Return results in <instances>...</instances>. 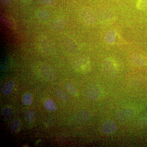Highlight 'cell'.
<instances>
[{"label":"cell","mask_w":147,"mask_h":147,"mask_svg":"<svg viewBox=\"0 0 147 147\" xmlns=\"http://www.w3.org/2000/svg\"><path fill=\"white\" fill-rule=\"evenodd\" d=\"M36 46L38 51L45 56H50L55 53V47L53 42L45 37L38 38L36 41Z\"/></svg>","instance_id":"cell-1"},{"label":"cell","mask_w":147,"mask_h":147,"mask_svg":"<svg viewBox=\"0 0 147 147\" xmlns=\"http://www.w3.org/2000/svg\"><path fill=\"white\" fill-rule=\"evenodd\" d=\"M72 65L75 71L79 73H86L91 68L90 58L86 55L76 56L73 59Z\"/></svg>","instance_id":"cell-2"},{"label":"cell","mask_w":147,"mask_h":147,"mask_svg":"<svg viewBox=\"0 0 147 147\" xmlns=\"http://www.w3.org/2000/svg\"><path fill=\"white\" fill-rule=\"evenodd\" d=\"M102 69L105 76L109 78L115 77L118 71L117 65L111 58H108L104 61L102 63Z\"/></svg>","instance_id":"cell-3"},{"label":"cell","mask_w":147,"mask_h":147,"mask_svg":"<svg viewBox=\"0 0 147 147\" xmlns=\"http://www.w3.org/2000/svg\"><path fill=\"white\" fill-rule=\"evenodd\" d=\"M38 71L41 77L46 81L49 82L54 81L57 77L54 69L47 64H41L38 65Z\"/></svg>","instance_id":"cell-4"},{"label":"cell","mask_w":147,"mask_h":147,"mask_svg":"<svg viewBox=\"0 0 147 147\" xmlns=\"http://www.w3.org/2000/svg\"><path fill=\"white\" fill-rule=\"evenodd\" d=\"M135 114V110L132 108H125L120 110L117 113L116 118L119 121H126L132 118Z\"/></svg>","instance_id":"cell-5"},{"label":"cell","mask_w":147,"mask_h":147,"mask_svg":"<svg viewBox=\"0 0 147 147\" xmlns=\"http://www.w3.org/2000/svg\"><path fill=\"white\" fill-rule=\"evenodd\" d=\"M87 97L91 100H97L100 97V89L96 85H90L88 87L86 91Z\"/></svg>","instance_id":"cell-6"},{"label":"cell","mask_w":147,"mask_h":147,"mask_svg":"<svg viewBox=\"0 0 147 147\" xmlns=\"http://www.w3.org/2000/svg\"><path fill=\"white\" fill-rule=\"evenodd\" d=\"M91 114L88 111L83 110L75 114L71 119V120L74 123H81L85 122L90 119Z\"/></svg>","instance_id":"cell-7"},{"label":"cell","mask_w":147,"mask_h":147,"mask_svg":"<svg viewBox=\"0 0 147 147\" xmlns=\"http://www.w3.org/2000/svg\"><path fill=\"white\" fill-rule=\"evenodd\" d=\"M80 14L83 20L87 24H93L95 23L96 21L95 16L93 12L90 9H82L80 12Z\"/></svg>","instance_id":"cell-8"},{"label":"cell","mask_w":147,"mask_h":147,"mask_svg":"<svg viewBox=\"0 0 147 147\" xmlns=\"http://www.w3.org/2000/svg\"><path fill=\"white\" fill-rule=\"evenodd\" d=\"M117 128L115 122L112 120L106 121L102 124L101 129L103 132L106 134H110L116 131Z\"/></svg>","instance_id":"cell-9"},{"label":"cell","mask_w":147,"mask_h":147,"mask_svg":"<svg viewBox=\"0 0 147 147\" xmlns=\"http://www.w3.org/2000/svg\"><path fill=\"white\" fill-rule=\"evenodd\" d=\"M65 19L62 17H59L52 21L51 24V28L54 30L60 31L65 28Z\"/></svg>","instance_id":"cell-10"},{"label":"cell","mask_w":147,"mask_h":147,"mask_svg":"<svg viewBox=\"0 0 147 147\" xmlns=\"http://www.w3.org/2000/svg\"><path fill=\"white\" fill-rule=\"evenodd\" d=\"M130 61L134 65L137 66H143L145 65L146 62L144 58L140 55L134 54L131 55L130 57Z\"/></svg>","instance_id":"cell-11"},{"label":"cell","mask_w":147,"mask_h":147,"mask_svg":"<svg viewBox=\"0 0 147 147\" xmlns=\"http://www.w3.org/2000/svg\"><path fill=\"white\" fill-rule=\"evenodd\" d=\"M15 82L10 81L7 82L3 85L2 88V92L5 95L10 94L13 91V88L15 86Z\"/></svg>","instance_id":"cell-12"},{"label":"cell","mask_w":147,"mask_h":147,"mask_svg":"<svg viewBox=\"0 0 147 147\" xmlns=\"http://www.w3.org/2000/svg\"><path fill=\"white\" fill-rule=\"evenodd\" d=\"M116 32L114 30H111L108 32L105 36V40L109 44H113L115 41Z\"/></svg>","instance_id":"cell-13"},{"label":"cell","mask_w":147,"mask_h":147,"mask_svg":"<svg viewBox=\"0 0 147 147\" xmlns=\"http://www.w3.org/2000/svg\"><path fill=\"white\" fill-rule=\"evenodd\" d=\"M2 114L4 119L6 120H9L13 115V110L9 106H6L3 108Z\"/></svg>","instance_id":"cell-14"},{"label":"cell","mask_w":147,"mask_h":147,"mask_svg":"<svg viewBox=\"0 0 147 147\" xmlns=\"http://www.w3.org/2000/svg\"><path fill=\"white\" fill-rule=\"evenodd\" d=\"M74 42L71 40L66 38L63 40L62 42V46L64 50H65L67 52H69L70 50H72L73 49Z\"/></svg>","instance_id":"cell-15"},{"label":"cell","mask_w":147,"mask_h":147,"mask_svg":"<svg viewBox=\"0 0 147 147\" xmlns=\"http://www.w3.org/2000/svg\"><path fill=\"white\" fill-rule=\"evenodd\" d=\"M55 94L57 97L64 101H67L68 100V95L63 90L58 89L55 91Z\"/></svg>","instance_id":"cell-16"},{"label":"cell","mask_w":147,"mask_h":147,"mask_svg":"<svg viewBox=\"0 0 147 147\" xmlns=\"http://www.w3.org/2000/svg\"><path fill=\"white\" fill-rule=\"evenodd\" d=\"M51 16V13L47 10H42L37 13L38 18L41 21H45L49 19Z\"/></svg>","instance_id":"cell-17"},{"label":"cell","mask_w":147,"mask_h":147,"mask_svg":"<svg viewBox=\"0 0 147 147\" xmlns=\"http://www.w3.org/2000/svg\"><path fill=\"white\" fill-rule=\"evenodd\" d=\"M66 90L67 91L74 96H78V92L76 87L71 84H67L65 86Z\"/></svg>","instance_id":"cell-18"},{"label":"cell","mask_w":147,"mask_h":147,"mask_svg":"<svg viewBox=\"0 0 147 147\" xmlns=\"http://www.w3.org/2000/svg\"><path fill=\"white\" fill-rule=\"evenodd\" d=\"M44 106L46 110L49 112H53L56 110L55 102L51 99H47L44 103Z\"/></svg>","instance_id":"cell-19"},{"label":"cell","mask_w":147,"mask_h":147,"mask_svg":"<svg viewBox=\"0 0 147 147\" xmlns=\"http://www.w3.org/2000/svg\"><path fill=\"white\" fill-rule=\"evenodd\" d=\"M22 102L25 105H31L33 102V98L32 94L29 93L26 94L22 98Z\"/></svg>","instance_id":"cell-20"},{"label":"cell","mask_w":147,"mask_h":147,"mask_svg":"<svg viewBox=\"0 0 147 147\" xmlns=\"http://www.w3.org/2000/svg\"><path fill=\"white\" fill-rule=\"evenodd\" d=\"M25 118L27 122L29 123L32 122L34 120L35 118V114L32 110H28L25 114Z\"/></svg>","instance_id":"cell-21"},{"label":"cell","mask_w":147,"mask_h":147,"mask_svg":"<svg viewBox=\"0 0 147 147\" xmlns=\"http://www.w3.org/2000/svg\"><path fill=\"white\" fill-rule=\"evenodd\" d=\"M20 126V121L18 119L13 120L11 124L10 128L11 131L14 132H17L19 130Z\"/></svg>","instance_id":"cell-22"},{"label":"cell","mask_w":147,"mask_h":147,"mask_svg":"<svg viewBox=\"0 0 147 147\" xmlns=\"http://www.w3.org/2000/svg\"><path fill=\"white\" fill-rule=\"evenodd\" d=\"M136 7L139 10H147V0H138L136 3Z\"/></svg>","instance_id":"cell-23"},{"label":"cell","mask_w":147,"mask_h":147,"mask_svg":"<svg viewBox=\"0 0 147 147\" xmlns=\"http://www.w3.org/2000/svg\"><path fill=\"white\" fill-rule=\"evenodd\" d=\"M147 124V114L140 117L137 122V126L139 127H143Z\"/></svg>","instance_id":"cell-24"},{"label":"cell","mask_w":147,"mask_h":147,"mask_svg":"<svg viewBox=\"0 0 147 147\" xmlns=\"http://www.w3.org/2000/svg\"><path fill=\"white\" fill-rule=\"evenodd\" d=\"M42 4L46 5H53L55 4V0H39Z\"/></svg>","instance_id":"cell-25"},{"label":"cell","mask_w":147,"mask_h":147,"mask_svg":"<svg viewBox=\"0 0 147 147\" xmlns=\"http://www.w3.org/2000/svg\"><path fill=\"white\" fill-rule=\"evenodd\" d=\"M1 2L4 5H9L13 2V0H1Z\"/></svg>","instance_id":"cell-26"},{"label":"cell","mask_w":147,"mask_h":147,"mask_svg":"<svg viewBox=\"0 0 147 147\" xmlns=\"http://www.w3.org/2000/svg\"><path fill=\"white\" fill-rule=\"evenodd\" d=\"M23 1H30V0H23Z\"/></svg>","instance_id":"cell-27"}]
</instances>
